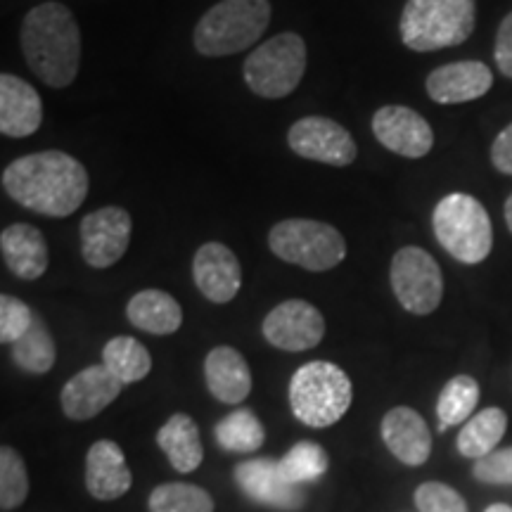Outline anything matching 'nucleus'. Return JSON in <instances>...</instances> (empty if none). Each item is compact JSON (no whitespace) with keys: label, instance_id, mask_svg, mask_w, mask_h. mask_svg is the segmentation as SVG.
<instances>
[{"label":"nucleus","instance_id":"4c0bfd02","mask_svg":"<svg viewBox=\"0 0 512 512\" xmlns=\"http://www.w3.org/2000/svg\"><path fill=\"white\" fill-rule=\"evenodd\" d=\"M484 512H512V505H508V503H494V505H489V508H486Z\"/></svg>","mask_w":512,"mask_h":512},{"label":"nucleus","instance_id":"b1692460","mask_svg":"<svg viewBox=\"0 0 512 512\" xmlns=\"http://www.w3.org/2000/svg\"><path fill=\"white\" fill-rule=\"evenodd\" d=\"M157 444L176 472H195L204 460V448L195 420L185 413L171 415L159 427Z\"/></svg>","mask_w":512,"mask_h":512},{"label":"nucleus","instance_id":"7c9ffc66","mask_svg":"<svg viewBox=\"0 0 512 512\" xmlns=\"http://www.w3.org/2000/svg\"><path fill=\"white\" fill-rule=\"evenodd\" d=\"M278 463L292 484H304L323 477L330 467V458L325 448L316 441H299Z\"/></svg>","mask_w":512,"mask_h":512},{"label":"nucleus","instance_id":"5701e85b","mask_svg":"<svg viewBox=\"0 0 512 512\" xmlns=\"http://www.w3.org/2000/svg\"><path fill=\"white\" fill-rule=\"evenodd\" d=\"M128 323L150 335H174L183 325L181 304L164 290H143L133 294L126 306Z\"/></svg>","mask_w":512,"mask_h":512},{"label":"nucleus","instance_id":"c9c22d12","mask_svg":"<svg viewBox=\"0 0 512 512\" xmlns=\"http://www.w3.org/2000/svg\"><path fill=\"white\" fill-rule=\"evenodd\" d=\"M494 57H496V64H498V69L503 72V76L512 79V12L503 19L501 27H498Z\"/></svg>","mask_w":512,"mask_h":512},{"label":"nucleus","instance_id":"2eb2a0df","mask_svg":"<svg viewBox=\"0 0 512 512\" xmlns=\"http://www.w3.org/2000/svg\"><path fill=\"white\" fill-rule=\"evenodd\" d=\"M121 389H124V382L114 377L105 363L88 366L62 387V411L69 420H91L117 401Z\"/></svg>","mask_w":512,"mask_h":512},{"label":"nucleus","instance_id":"a878e982","mask_svg":"<svg viewBox=\"0 0 512 512\" xmlns=\"http://www.w3.org/2000/svg\"><path fill=\"white\" fill-rule=\"evenodd\" d=\"M102 363L124 384L145 380L152 370V356L136 337H112L102 349Z\"/></svg>","mask_w":512,"mask_h":512},{"label":"nucleus","instance_id":"72a5a7b5","mask_svg":"<svg viewBox=\"0 0 512 512\" xmlns=\"http://www.w3.org/2000/svg\"><path fill=\"white\" fill-rule=\"evenodd\" d=\"M415 508L420 512H467V503L453 486L425 482L415 489Z\"/></svg>","mask_w":512,"mask_h":512},{"label":"nucleus","instance_id":"c756f323","mask_svg":"<svg viewBox=\"0 0 512 512\" xmlns=\"http://www.w3.org/2000/svg\"><path fill=\"white\" fill-rule=\"evenodd\" d=\"M147 508L150 512H214V498L202 486L169 482L152 491Z\"/></svg>","mask_w":512,"mask_h":512},{"label":"nucleus","instance_id":"58836bf2","mask_svg":"<svg viewBox=\"0 0 512 512\" xmlns=\"http://www.w3.org/2000/svg\"><path fill=\"white\" fill-rule=\"evenodd\" d=\"M505 223H508V228L512 233V195L508 197V202H505Z\"/></svg>","mask_w":512,"mask_h":512},{"label":"nucleus","instance_id":"4be33fe9","mask_svg":"<svg viewBox=\"0 0 512 512\" xmlns=\"http://www.w3.org/2000/svg\"><path fill=\"white\" fill-rule=\"evenodd\" d=\"M5 266L22 280H38L48 271V245L43 233L29 223H12L0 235Z\"/></svg>","mask_w":512,"mask_h":512},{"label":"nucleus","instance_id":"7ed1b4c3","mask_svg":"<svg viewBox=\"0 0 512 512\" xmlns=\"http://www.w3.org/2000/svg\"><path fill=\"white\" fill-rule=\"evenodd\" d=\"M475 22V0H408L401 12V41L415 53H434L465 43Z\"/></svg>","mask_w":512,"mask_h":512},{"label":"nucleus","instance_id":"9d476101","mask_svg":"<svg viewBox=\"0 0 512 512\" xmlns=\"http://www.w3.org/2000/svg\"><path fill=\"white\" fill-rule=\"evenodd\" d=\"M287 145L294 155L330 166H349L358 150L351 133L328 117H304L287 131Z\"/></svg>","mask_w":512,"mask_h":512},{"label":"nucleus","instance_id":"6e6552de","mask_svg":"<svg viewBox=\"0 0 512 512\" xmlns=\"http://www.w3.org/2000/svg\"><path fill=\"white\" fill-rule=\"evenodd\" d=\"M306 72V43L299 34L285 31L268 38L249 53L242 67L249 91L266 100H280L294 93Z\"/></svg>","mask_w":512,"mask_h":512},{"label":"nucleus","instance_id":"2f4dec72","mask_svg":"<svg viewBox=\"0 0 512 512\" xmlns=\"http://www.w3.org/2000/svg\"><path fill=\"white\" fill-rule=\"evenodd\" d=\"M29 475L27 465L15 448H0V508L5 512L15 510L27 501Z\"/></svg>","mask_w":512,"mask_h":512},{"label":"nucleus","instance_id":"e433bc0d","mask_svg":"<svg viewBox=\"0 0 512 512\" xmlns=\"http://www.w3.org/2000/svg\"><path fill=\"white\" fill-rule=\"evenodd\" d=\"M491 164L505 176H512V124L505 126L491 145Z\"/></svg>","mask_w":512,"mask_h":512},{"label":"nucleus","instance_id":"aec40b11","mask_svg":"<svg viewBox=\"0 0 512 512\" xmlns=\"http://www.w3.org/2000/svg\"><path fill=\"white\" fill-rule=\"evenodd\" d=\"M133 475L128 470L124 451L110 439L95 441L86 456V489L98 501H117L128 494Z\"/></svg>","mask_w":512,"mask_h":512},{"label":"nucleus","instance_id":"f704fd0d","mask_svg":"<svg viewBox=\"0 0 512 512\" xmlns=\"http://www.w3.org/2000/svg\"><path fill=\"white\" fill-rule=\"evenodd\" d=\"M472 475L482 484H510L512 486V446L498 448V451L489 453V456L479 458Z\"/></svg>","mask_w":512,"mask_h":512},{"label":"nucleus","instance_id":"9b49d317","mask_svg":"<svg viewBox=\"0 0 512 512\" xmlns=\"http://www.w3.org/2000/svg\"><path fill=\"white\" fill-rule=\"evenodd\" d=\"M261 332L275 349L299 354L323 342L325 318L316 306L304 299H287L264 318Z\"/></svg>","mask_w":512,"mask_h":512},{"label":"nucleus","instance_id":"c85d7f7f","mask_svg":"<svg viewBox=\"0 0 512 512\" xmlns=\"http://www.w3.org/2000/svg\"><path fill=\"white\" fill-rule=\"evenodd\" d=\"M479 403V384L475 377L470 375H456L453 380L446 382L441 389L437 401V415H439V430L446 432L448 427L463 425L470 418L472 411Z\"/></svg>","mask_w":512,"mask_h":512},{"label":"nucleus","instance_id":"473e14b6","mask_svg":"<svg viewBox=\"0 0 512 512\" xmlns=\"http://www.w3.org/2000/svg\"><path fill=\"white\" fill-rule=\"evenodd\" d=\"M34 320L36 316L22 299L10 297V294L0 297V342L15 344L31 330Z\"/></svg>","mask_w":512,"mask_h":512},{"label":"nucleus","instance_id":"f03ea898","mask_svg":"<svg viewBox=\"0 0 512 512\" xmlns=\"http://www.w3.org/2000/svg\"><path fill=\"white\" fill-rule=\"evenodd\" d=\"M22 53L46 86L74 83L81 64V29L72 10L60 3L36 5L22 22Z\"/></svg>","mask_w":512,"mask_h":512},{"label":"nucleus","instance_id":"39448f33","mask_svg":"<svg viewBox=\"0 0 512 512\" xmlns=\"http://www.w3.org/2000/svg\"><path fill=\"white\" fill-rule=\"evenodd\" d=\"M271 22L268 0H221L195 27V48L204 57L242 53L259 41Z\"/></svg>","mask_w":512,"mask_h":512},{"label":"nucleus","instance_id":"bb28decb","mask_svg":"<svg viewBox=\"0 0 512 512\" xmlns=\"http://www.w3.org/2000/svg\"><path fill=\"white\" fill-rule=\"evenodd\" d=\"M216 441L228 453H254L264 446L266 430L249 408H238L216 425Z\"/></svg>","mask_w":512,"mask_h":512},{"label":"nucleus","instance_id":"20e7f679","mask_svg":"<svg viewBox=\"0 0 512 512\" xmlns=\"http://www.w3.org/2000/svg\"><path fill=\"white\" fill-rule=\"evenodd\" d=\"M354 399L349 375L330 361H311L292 375L290 406L294 418L306 427L335 425L349 411Z\"/></svg>","mask_w":512,"mask_h":512},{"label":"nucleus","instance_id":"0eeeda50","mask_svg":"<svg viewBox=\"0 0 512 512\" xmlns=\"http://www.w3.org/2000/svg\"><path fill=\"white\" fill-rule=\"evenodd\" d=\"M268 247L278 259L302 266L311 273L332 271L347 256V240L330 223L313 219H287L268 233Z\"/></svg>","mask_w":512,"mask_h":512},{"label":"nucleus","instance_id":"f3484780","mask_svg":"<svg viewBox=\"0 0 512 512\" xmlns=\"http://www.w3.org/2000/svg\"><path fill=\"white\" fill-rule=\"evenodd\" d=\"M425 86L427 95L439 105H460L489 93L494 86V74L484 62H453L434 69Z\"/></svg>","mask_w":512,"mask_h":512},{"label":"nucleus","instance_id":"f257e3e1","mask_svg":"<svg viewBox=\"0 0 512 512\" xmlns=\"http://www.w3.org/2000/svg\"><path fill=\"white\" fill-rule=\"evenodd\" d=\"M3 188L24 209L64 219L86 202L88 171L67 152H34L5 166Z\"/></svg>","mask_w":512,"mask_h":512},{"label":"nucleus","instance_id":"1a4fd4ad","mask_svg":"<svg viewBox=\"0 0 512 512\" xmlns=\"http://www.w3.org/2000/svg\"><path fill=\"white\" fill-rule=\"evenodd\" d=\"M389 280L399 304L413 316H430L444 297V275L432 254L422 247H403L394 254Z\"/></svg>","mask_w":512,"mask_h":512},{"label":"nucleus","instance_id":"412c9836","mask_svg":"<svg viewBox=\"0 0 512 512\" xmlns=\"http://www.w3.org/2000/svg\"><path fill=\"white\" fill-rule=\"evenodd\" d=\"M204 380L214 399L238 406L252 392V370L233 347H216L204 358Z\"/></svg>","mask_w":512,"mask_h":512},{"label":"nucleus","instance_id":"cd10ccee","mask_svg":"<svg viewBox=\"0 0 512 512\" xmlns=\"http://www.w3.org/2000/svg\"><path fill=\"white\" fill-rule=\"evenodd\" d=\"M57 358V349L53 335L43 325V320H34L31 330L22 339L12 344V361L17 368L31 375H46L53 370Z\"/></svg>","mask_w":512,"mask_h":512},{"label":"nucleus","instance_id":"a211bd4d","mask_svg":"<svg viewBox=\"0 0 512 512\" xmlns=\"http://www.w3.org/2000/svg\"><path fill=\"white\" fill-rule=\"evenodd\" d=\"M382 441L403 465H425L432 453V434L425 418L408 406L392 408L382 418Z\"/></svg>","mask_w":512,"mask_h":512},{"label":"nucleus","instance_id":"f8f14e48","mask_svg":"<svg viewBox=\"0 0 512 512\" xmlns=\"http://www.w3.org/2000/svg\"><path fill=\"white\" fill-rule=\"evenodd\" d=\"M131 214L121 207H102L83 216L81 254L88 266L110 268L124 259L131 242Z\"/></svg>","mask_w":512,"mask_h":512},{"label":"nucleus","instance_id":"423d86ee","mask_svg":"<svg viewBox=\"0 0 512 512\" xmlns=\"http://www.w3.org/2000/svg\"><path fill=\"white\" fill-rule=\"evenodd\" d=\"M439 245L460 264H482L494 247V226L484 204L465 192L446 195L432 214Z\"/></svg>","mask_w":512,"mask_h":512},{"label":"nucleus","instance_id":"4468645a","mask_svg":"<svg viewBox=\"0 0 512 512\" xmlns=\"http://www.w3.org/2000/svg\"><path fill=\"white\" fill-rule=\"evenodd\" d=\"M235 482L252 501L264 503L268 508L299 510L306 501L299 484H292L275 460H245L235 467Z\"/></svg>","mask_w":512,"mask_h":512},{"label":"nucleus","instance_id":"ddd939ff","mask_svg":"<svg viewBox=\"0 0 512 512\" xmlns=\"http://www.w3.org/2000/svg\"><path fill=\"white\" fill-rule=\"evenodd\" d=\"M373 133L380 145L408 159L430 155L434 145L432 126L418 112L403 105L380 107L373 117Z\"/></svg>","mask_w":512,"mask_h":512},{"label":"nucleus","instance_id":"6ab92c4d","mask_svg":"<svg viewBox=\"0 0 512 512\" xmlns=\"http://www.w3.org/2000/svg\"><path fill=\"white\" fill-rule=\"evenodd\" d=\"M41 121L43 102L36 88L15 74L0 76V133L8 138H29Z\"/></svg>","mask_w":512,"mask_h":512},{"label":"nucleus","instance_id":"dca6fc26","mask_svg":"<svg viewBox=\"0 0 512 512\" xmlns=\"http://www.w3.org/2000/svg\"><path fill=\"white\" fill-rule=\"evenodd\" d=\"M192 278L209 302L228 304L242 287V268L233 249L221 242H207L192 259Z\"/></svg>","mask_w":512,"mask_h":512},{"label":"nucleus","instance_id":"393cba45","mask_svg":"<svg viewBox=\"0 0 512 512\" xmlns=\"http://www.w3.org/2000/svg\"><path fill=\"white\" fill-rule=\"evenodd\" d=\"M508 430V415L501 408H486V411L472 415L458 434V451L465 458H484L496 451Z\"/></svg>","mask_w":512,"mask_h":512}]
</instances>
